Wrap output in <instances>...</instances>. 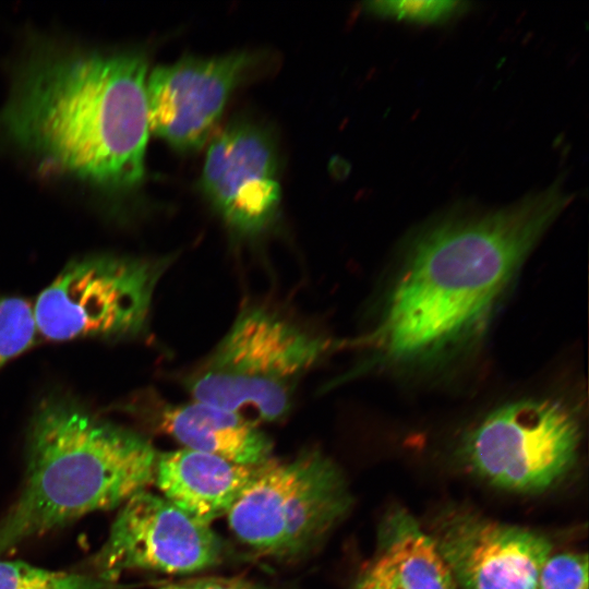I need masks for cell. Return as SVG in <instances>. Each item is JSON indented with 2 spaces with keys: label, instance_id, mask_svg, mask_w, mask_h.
Returning a JSON list of instances; mask_svg holds the SVG:
<instances>
[{
  "label": "cell",
  "instance_id": "1",
  "mask_svg": "<svg viewBox=\"0 0 589 589\" xmlns=\"http://www.w3.org/2000/svg\"><path fill=\"white\" fill-rule=\"evenodd\" d=\"M562 183L504 207L461 211L424 227L410 242L375 327L341 342L372 361L434 366L484 336L520 267L570 203Z\"/></svg>",
  "mask_w": 589,
  "mask_h": 589
},
{
  "label": "cell",
  "instance_id": "2",
  "mask_svg": "<svg viewBox=\"0 0 589 589\" xmlns=\"http://www.w3.org/2000/svg\"><path fill=\"white\" fill-rule=\"evenodd\" d=\"M147 75L142 51L46 46L17 70L1 134L45 177L131 196L146 175Z\"/></svg>",
  "mask_w": 589,
  "mask_h": 589
},
{
  "label": "cell",
  "instance_id": "3",
  "mask_svg": "<svg viewBox=\"0 0 589 589\" xmlns=\"http://www.w3.org/2000/svg\"><path fill=\"white\" fill-rule=\"evenodd\" d=\"M21 494L0 520V555L89 513L110 510L154 481L156 453L133 430L63 396H48L28 429Z\"/></svg>",
  "mask_w": 589,
  "mask_h": 589
},
{
  "label": "cell",
  "instance_id": "4",
  "mask_svg": "<svg viewBox=\"0 0 589 589\" xmlns=\"http://www.w3.org/2000/svg\"><path fill=\"white\" fill-rule=\"evenodd\" d=\"M339 348L275 308L249 303L182 383L192 400L277 422L290 412L301 380Z\"/></svg>",
  "mask_w": 589,
  "mask_h": 589
},
{
  "label": "cell",
  "instance_id": "5",
  "mask_svg": "<svg viewBox=\"0 0 589 589\" xmlns=\"http://www.w3.org/2000/svg\"><path fill=\"white\" fill-rule=\"evenodd\" d=\"M351 496L342 471L318 448L269 458L226 515L236 537L263 554L291 557L316 545L346 515Z\"/></svg>",
  "mask_w": 589,
  "mask_h": 589
},
{
  "label": "cell",
  "instance_id": "6",
  "mask_svg": "<svg viewBox=\"0 0 589 589\" xmlns=\"http://www.w3.org/2000/svg\"><path fill=\"white\" fill-rule=\"evenodd\" d=\"M177 254H93L65 265L34 303L38 334L48 340L144 335L154 292Z\"/></svg>",
  "mask_w": 589,
  "mask_h": 589
},
{
  "label": "cell",
  "instance_id": "7",
  "mask_svg": "<svg viewBox=\"0 0 589 589\" xmlns=\"http://www.w3.org/2000/svg\"><path fill=\"white\" fill-rule=\"evenodd\" d=\"M579 442V419L570 406L552 397H529L488 412L464 437L461 454L495 486L539 492L572 469Z\"/></svg>",
  "mask_w": 589,
  "mask_h": 589
},
{
  "label": "cell",
  "instance_id": "8",
  "mask_svg": "<svg viewBox=\"0 0 589 589\" xmlns=\"http://www.w3.org/2000/svg\"><path fill=\"white\" fill-rule=\"evenodd\" d=\"M199 187L232 239L264 237L275 227L281 204L273 134L249 119L230 122L208 146Z\"/></svg>",
  "mask_w": 589,
  "mask_h": 589
},
{
  "label": "cell",
  "instance_id": "9",
  "mask_svg": "<svg viewBox=\"0 0 589 589\" xmlns=\"http://www.w3.org/2000/svg\"><path fill=\"white\" fill-rule=\"evenodd\" d=\"M220 539L211 528L147 490L120 507L108 538L92 558L95 576L117 582L131 569L190 574L221 558Z\"/></svg>",
  "mask_w": 589,
  "mask_h": 589
},
{
  "label": "cell",
  "instance_id": "10",
  "mask_svg": "<svg viewBox=\"0 0 589 589\" xmlns=\"http://www.w3.org/2000/svg\"><path fill=\"white\" fill-rule=\"evenodd\" d=\"M266 62L264 53L242 50L156 67L146 80L149 132L178 152L200 149L233 92Z\"/></svg>",
  "mask_w": 589,
  "mask_h": 589
},
{
  "label": "cell",
  "instance_id": "11",
  "mask_svg": "<svg viewBox=\"0 0 589 589\" xmlns=\"http://www.w3.org/2000/svg\"><path fill=\"white\" fill-rule=\"evenodd\" d=\"M432 539L461 589H536L552 552L536 531L469 512L443 515Z\"/></svg>",
  "mask_w": 589,
  "mask_h": 589
},
{
  "label": "cell",
  "instance_id": "12",
  "mask_svg": "<svg viewBox=\"0 0 589 589\" xmlns=\"http://www.w3.org/2000/svg\"><path fill=\"white\" fill-rule=\"evenodd\" d=\"M124 409L147 418L183 448L245 466H257L272 458V440L239 412L196 400L171 404L154 392L134 397Z\"/></svg>",
  "mask_w": 589,
  "mask_h": 589
},
{
  "label": "cell",
  "instance_id": "13",
  "mask_svg": "<svg viewBox=\"0 0 589 589\" xmlns=\"http://www.w3.org/2000/svg\"><path fill=\"white\" fill-rule=\"evenodd\" d=\"M257 467L182 447L158 454L154 481L165 498L211 525L228 514Z\"/></svg>",
  "mask_w": 589,
  "mask_h": 589
},
{
  "label": "cell",
  "instance_id": "14",
  "mask_svg": "<svg viewBox=\"0 0 589 589\" xmlns=\"http://www.w3.org/2000/svg\"><path fill=\"white\" fill-rule=\"evenodd\" d=\"M380 553L405 589H457L432 537L405 509H394L380 527Z\"/></svg>",
  "mask_w": 589,
  "mask_h": 589
},
{
  "label": "cell",
  "instance_id": "15",
  "mask_svg": "<svg viewBox=\"0 0 589 589\" xmlns=\"http://www.w3.org/2000/svg\"><path fill=\"white\" fill-rule=\"evenodd\" d=\"M95 575L50 570L23 561L0 560V589H120Z\"/></svg>",
  "mask_w": 589,
  "mask_h": 589
},
{
  "label": "cell",
  "instance_id": "16",
  "mask_svg": "<svg viewBox=\"0 0 589 589\" xmlns=\"http://www.w3.org/2000/svg\"><path fill=\"white\" fill-rule=\"evenodd\" d=\"M37 334L34 304L0 294V368L31 348Z\"/></svg>",
  "mask_w": 589,
  "mask_h": 589
},
{
  "label": "cell",
  "instance_id": "17",
  "mask_svg": "<svg viewBox=\"0 0 589 589\" xmlns=\"http://www.w3.org/2000/svg\"><path fill=\"white\" fill-rule=\"evenodd\" d=\"M461 4L453 0L372 1L365 4V10L384 17L435 23L457 13Z\"/></svg>",
  "mask_w": 589,
  "mask_h": 589
},
{
  "label": "cell",
  "instance_id": "18",
  "mask_svg": "<svg viewBox=\"0 0 589 589\" xmlns=\"http://www.w3.org/2000/svg\"><path fill=\"white\" fill-rule=\"evenodd\" d=\"M536 589H588L586 553H558L543 563Z\"/></svg>",
  "mask_w": 589,
  "mask_h": 589
},
{
  "label": "cell",
  "instance_id": "19",
  "mask_svg": "<svg viewBox=\"0 0 589 589\" xmlns=\"http://www.w3.org/2000/svg\"><path fill=\"white\" fill-rule=\"evenodd\" d=\"M352 589H405L387 562L380 555L365 566Z\"/></svg>",
  "mask_w": 589,
  "mask_h": 589
},
{
  "label": "cell",
  "instance_id": "20",
  "mask_svg": "<svg viewBox=\"0 0 589 589\" xmlns=\"http://www.w3.org/2000/svg\"><path fill=\"white\" fill-rule=\"evenodd\" d=\"M157 589H254L249 584L233 578H194L182 581L160 582Z\"/></svg>",
  "mask_w": 589,
  "mask_h": 589
}]
</instances>
